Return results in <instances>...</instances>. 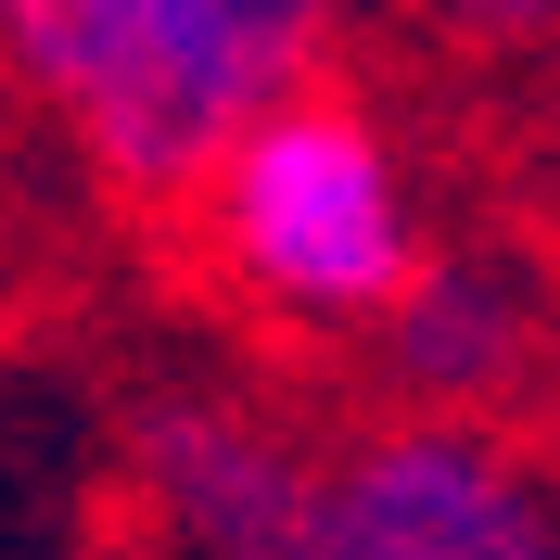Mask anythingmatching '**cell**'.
Wrapping results in <instances>:
<instances>
[{"instance_id":"1","label":"cell","mask_w":560,"mask_h":560,"mask_svg":"<svg viewBox=\"0 0 560 560\" xmlns=\"http://www.w3.org/2000/svg\"><path fill=\"white\" fill-rule=\"evenodd\" d=\"M331 0H0V65L115 191H205L318 90Z\"/></svg>"},{"instance_id":"2","label":"cell","mask_w":560,"mask_h":560,"mask_svg":"<svg viewBox=\"0 0 560 560\" xmlns=\"http://www.w3.org/2000/svg\"><path fill=\"white\" fill-rule=\"evenodd\" d=\"M205 255L293 331H383L408 306V280L433 268L408 166L345 90L280 103L205 178Z\"/></svg>"},{"instance_id":"3","label":"cell","mask_w":560,"mask_h":560,"mask_svg":"<svg viewBox=\"0 0 560 560\" xmlns=\"http://www.w3.org/2000/svg\"><path fill=\"white\" fill-rule=\"evenodd\" d=\"M318 560H560V471L485 420H383L331 458Z\"/></svg>"},{"instance_id":"4","label":"cell","mask_w":560,"mask_h":560,"mask_svg":"<svg viewBox=\"0 0 560 560\" xmlns=\"http://www.w3.org/2000/svg\"><path fill=\"white\" fill-rule=\"evenodd\" d=\"M128 458L178 560H318L331 535V458H306L230 395H153Z\"/></svg>"},{"instance_id":"5","label":"cell","mask_w":560,"mask_h":560,"mask_svg":"<svg viewBox=\"0 0 560 560\" xmlns=\"http://www.w3.org/2000/svg\"><path fill=\"white\" fill-rule=\"evenodd\" d=\"M383 370L408 395V420H485L497 433V408L548 370V306L497 255H433L408 280V306L383 318Z\"/></svg>"},{"instance_id":"6","label":"cell","mask_w":560,"mask_h":560,"mask_svg":"<svg viewBox=\"0 0 560 560\" xmlns=\"http://www.w3.org/2000/svg\"><path fill=\"white\" fill-rule=\"evenodd\" d=\"M471 51H535V38H560V0H433Z\"/></svg>"}]
</instances>
